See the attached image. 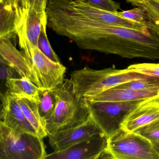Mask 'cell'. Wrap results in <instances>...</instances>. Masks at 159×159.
<instances>
[{
	"mask_svg": "<svg viewBox=\"0 0 159 159\" xmlns=\"http://www.w3.org/2000/svg\"><path fill=\"white\" fill-rule=\"evenodd\" d=\"M149 77L126 69L118 70L111 67L94 70L85 66L72 71L70 80L75 94L87 99L120 84Z\"/></svg>",
	"mask_w": 159,
	"mask_h": 159,
	"instance_id": "cell-1",
	"label": "cell"
},
{
	"mask_svg": "<svg viewBox=\"0 0 159 159\" xmlns=\"http://www.w3.org/2000/svg\"><path fill=\"white\" fill-rule=\"evenodd\" d=\"M57 98L54 111L45 122L48 134L80 125L90 117L87 99L77 96L70 79L53 89Z\"/></svg>",
	"mask_w": 159,
	"mask_h": 159,
	"instance_id": "cell-2",
	"label": "cell"
},
{
	"mask_svg": "<svg viewBox=\"0 0 159 159\" xmlns=\"http://www.w3.org/2000/svg\"><path fill=\"white\" fill-rule=\"evenodd\" d=\"M43 138L16 132L0 121V159H44Z\"/></svg>",
	"mask_w": 159,
	"mask_h": 159,
	"instance_id": "cell-3",
	"label": "cell"
},
{
	"mask_svg": "<svg viewBox=\"0 0 159 159\" xmlns=\"http://www.w3.org/2000/svg\"><path fill=\"white\" fill-rule=\"evenodd\" d=\"M107 150L113 159H159L149 140L123 129L108 138Z\"/></svg>",
	"mask_w": 159,
	"mask_h": 159,
	"instance_id": "cell-4",
	"label": "cell"
},
{
	"mask_svg": "<svg viewBox=\"0 0 159 159\" xmlns=\"http://www.w3.org/2000/svg\"><path fill=\"white\" fill-rule=\"evenodd\" d=\"M144 100L87 102L91 117L108 138L122 129L127 115Z\"/></svg>",
	"mask_w": 159,
	"mask_h": 159,
	"instance_id": "cell-5",
	"label": "cell"
},
{
	"mask_svg": "<svg viewBox=\"0 0 159 159\" xmlns=\"http://www.w3.org/2000/svg\"><path fill=\"white\" fill-rule=\"evenodd\" d=\"M28 57L32 64L36 85L42 90H52L65 81L66 68L50 59L37 47L30 49Z\"/></svg>",
	"mask_w": 159,
	"mask_h": 159,
	"instance_id": "cell-6",
	"label": "cell"
},
{
	"mask_svg": "<svg viewBox=\"0 0 159 159\" xmlns=\"http://www.w3.org/2000/svg\"><path fill=\"white\" fill-rule=\"evenodd\" d=\"M107 140L104 133L95 134L67 148L47 154L44 159H100L107 150Z\"/></svg>",
	"mask_w": 159,
	"mask_h": 159,
	"instance_id": "cell-7",
	"label": "cell"
},
{
	"mask_svg": "<svg viewBox=\"0 0 159 159\" xmlns=\"http://www.w3.org/2000/svg\"><path fill=\"white\" fill-rule=\"evenodd\" d=\"M47 24L46 13H38L23 8L17 34L19 46L27 56L31 48L38 47V40L42 28Z\"/></svg>",
	"mask_w": 159,
	"mask_h": 159,
	"instance_id": "cell-8",
	"label": "cell"
},
{
	"mask_svg": "<svg viewBox=\"0 0 159 159\" xmlns=\"http://www.w3.org/2000/svg\"><path fill=\"white\" fill-rule=\"evenodd\" d=\"M103 133L90 115L89 119L83 123L66 130L55 132L48 135V136L49 144L55 152H57L67 148L90 136Z\"/></svg>",
	"mask_w": 159,
	"mask_h": 159,
	"instance_id": "cell-9",
	"label": "cell"
},
{
	"mask_svg": "<svg viewBox=\"0 0 159 159\" xmlns=\"http://www.w3.org/2000/svg\"><path fill=\"white\" fill-rule=\"evenodd\" d=\"M1 122L16 132L38 135L36 130L26 118L15 98L5 93L1 95Z\"/></svg>",
	"mask_w": 159,
	"mask_h": 159,
	"instance_id": "cell-10",
	"label": "cell"
},
{
	"mask_svg": "<svg viewBox=\"0 0 159 159\" xmlns=\"http://www.w3.org/2000/svg\"><path fill=\"white\" fill-rule=\"evenodd\" d=\"M22 11L20 0H0V39L15 40Z\"/></svg>",
	"mask_w": 159,
	"mask_h": 159,
	"instance_id": "cell-11",
	"label": "cell"
},
{
	"mask_svg": "<svg viewBox=\"0 0 159 159\" xmlns=\"http://www.w3.org/2000/svg\"><path fill=\"white\" fill-rule=\"evenodd\" d=\"M159 120V98L144 100L125 118L122 129L134 132L154 121Z\"/></svg>",
	"mask_w": 159,
	"mask_h": 159,
	"instance_id": "cell-12",
	"label": "cell"
},
{
	"mask_svg": "<svg viewBox=\"0 0 159 159\" xmlns=\"http://www.w3.org/2000/svg\"><path fill=\"white\" fill-rule=\"evenodd\" d=\"M0 60L14 69L21 77H25L36 84L32 64L24 52L17 50L11 40L0 39Z\"/></svg>",
	"mask_w": 159,
	"mask_h": 159,
	"instance_id": "cell-13",
	"label": "cell"
},
{
	"mask_svg": "<svg viewBox=\"0 0 159 159\" xmlns=\"http://www.w3.org/2000/svg\"><path fill=\"white\" fill-rule=\"evenodd\" d=\"M62 1L72 11L84 17L112 25L127 28L132 26L131 20L123 18L117 14L96 9L76 0Z\"/></svg>",
	"mask_w": 159,
	"mask_h": 159,
	"instance_id": "cell-14",
	"label": "cell"
},
{
	"mask_svg": "<svg viewBox=\"0 0 159 159\" xmlns=\"http://www.w3.org/2000/svg\"><path fill=\"white\" fill-rule=\"evenodd\" d=\"M156 98H159V89L134 90L114 87L86 99L93 102H127Z\"/></svg>",
	"mask_w": 159,
	"mask_h": 159,
	"instance_id": "cell-15",
	"label": "cell"
},
{
	"mask_svg": "<svg viewBox=\"0 0 159 159\" xmlns=\"http://www.w3.org/2000/svg\"><path fill=\"white\" fill-rule=\"evenodd\" d=\"M5 93L14 97L26 98L37 102L39 101L40 89L29 78L21 77L8 79L5 83Z\"/></svg>",
	"mask_w": 159,
	"mask_h": 159,
	"instance_id": "cell-16",
	"label": "cell"
},
{
	"mask_svg": "<svg viewBox=\"0 0 159 159\" xmlns=\"http://www.w3.org/2000/svg\"><path fill=\"white\" fill-rule=\"evenodd\" d=\"M126 3L142 10L144 24L159 38V0H125Z\"/></svg>",
	"mask_w": 159,
	"mask_h": 159,
	"instance_id": "cell-17",
	"label": "cell"
},
{
	"mask_svg": "<svg viewBox=\"0 0 159 159\" xmlns=\"http://www.w3.org/2000/svg\"><path fill=\"white\" fill-rule=\"evenodd\" d=\"M15 98L26 118L35 128L38 135L43 139L48 136L45 125L39 112L38 102L26 98Z\"/></svg>",
	"mask_w": 159,
	"mask_h": 159,
	"instance_id": "cell-18",
	"label": "cell"
},
{
	"mask_svg": "<svg viewBox=\"0 0 159 159\" xmlns=\"http://www.w3.org/2000/svg\"><path fill=\"white\" fill-rule=\"evenodd\" d=\"M39 101L38 102L39 112L45 125V122L54 111L57 104V98L54 89L42 90L40 89Z\"/></svg>",
	"mask_w": 159,
	"mask_h": 159,
	"instance_id": "cell-19",
	"label": "cell"
},
{
	"mask_svg": "<svg viewBox=\"0 0 159 159\" xmlns=\"http://www.w3.org/2000/svg\"><path fill=\"white\" fill-rule=\"evenodd\" d=\"M115 87L134 90L159 89V78L149 76L146 79L131 81Z\"/></svg>",
	"mask_w": 159,
	"mask_h": 159,
	"instance_id": "cell-20",
	"label": "cell"
},
{
	"mask_svg": "<svg viewBox=\"0 0 159 159\" xmlns=\"http://www.w3.org/2000/svg\"><path fill=\"white\" fill-rule=\"evenodd\" d=\"M47 25H44L42 28L38 40V48L50 59L57 63H60V60L52 48L51 47L46 34Z\"/></svg>",
	"mask_w": 159,
	"mask_h": 159,
	"instance_id": "cell-21",
	"label": "cell"
},
{
	"mask_svg": "<svg viewBox=\"0 0 159 159\" xmlns=\"http://www.w3.org/2000/svg\"><path fill=\"white\" fill-rule=\"evenodd\" d=\"M96 9L117 14L120 4L112 0H76Z\"/></svg>",
	"mask_w": 159,
	"mask_h": 159,
	"instance_id": "cell-22",
	"label": "cell"
},
{
	"mask_svg": "<svg viewBox=\"0 0 159 159\" xmlns=\"http://www.w3.org/2000/svg\"><path fill=\"white\" fill-rule=\"evenodd\" d=\"M127 70L137 72L152 77L159 78V64L142 63L130 65L126 68Z\"/></svg>",
	"mask_w": 159,
	"mask_h": 159,
	"instance_id": "cell-23",
	"label": "cell"
},
{
	"mask_svg": "<svg viewBox=\"0 0 159 159\" xmlns=\"http://www.w3.org/2000/svg\"><path fill=\"white\" fill-rule=\"evenodd\" d=\"M151 142H159V120L154 121L134 131Z\"/></svg>",
	"mask_w": 159,
	"mask_h": 159,
	"instance_id": "cell-24",
	"label": "cell"
},
{
	"mask_svg": "<svg viewBox=\"0 0 159 159\" xmlns=\"http://www.w3.org/2000/svg\"><path fill=\"white\" fill-rule=\"evenodd\" d=\"M23 8L38 13H46L48 0H20Z\"/></svg>",
	"mask_w": 159,
	"mask_h": 159,
	"instance_id": "cell-25",
	"label": "cell"
},
{
	"mask_svg": "<svg viewBox=\"0 0 159 159\" xmlns=\"http://www.w3.org/2000/svg\"><path fill=\"white\" fill-rule=\"evenodd\" d=\"M117 14L128 20L144 24V14L142 10L137 7H135L134 9L128 11L118 12Z\"/></svg>",
	"mask_w": 159,
	"mask_h": 159,
	"instance_id": "cell-26",
	"label": "cell"
},
{
	"mask_svg": "<svg viewBox=\"0 0 159 159\" xmlns=\"http://www.w3.org/2000/svg\"><path fill=\"white\" fill-rule=\"evenodd\" d=\"M1 69H0V78L2 82L6 83V81L10 79L21 78L18 72L11 66L0 60Z\"/></svg>",
	"mask_w": 159,
	"mask_h": 159,
	"instance_id": "cell-27",
	"label": "cell"
},
{
	"mask_svg": "<svg viewBox=\"0 0 159 159\" xmlns=\"http://www.w3.org/2000/svg\"><path fill=\"white\" fill-rule=\"evenodd\" d=\"M154 149L157 152V153L159 155V142H152Z\"/></svg>",
	"mask_w": 159,
	"mask_h": 159,
	"instance_id": "cell-28",
	"label": "cell"
}]
</instances>
